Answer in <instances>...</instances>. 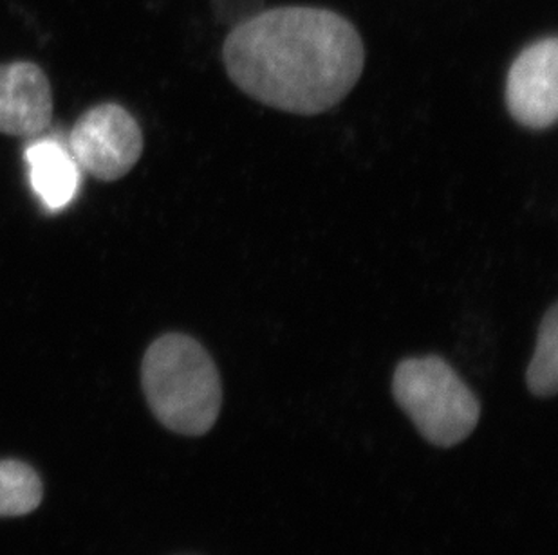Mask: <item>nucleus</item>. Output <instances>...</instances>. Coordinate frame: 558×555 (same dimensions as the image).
Listing matches in <instances>:
<instances>
[{
    "label": "nucleus",
    "mask_w": 558,
    "mask_h": 555,
    "mask_svg": "<svg viewBox=\"0 0 558 555\" xmlns=\"http://www.w3.org/2000/svg\"><path fill=\"white\" fill-rule=\"evenodd\" d=\"M225 67L252 100L299 115L331 111L359 84L365 48L359 29L331 10L284 5L232 27Z\"/></svg>",
    "instance_id": "f257e3e1"
},
{
    "label": "nucleus",
    "mask_w": 558,
    "mask_h": 555,
    "mask_svg": "<svg viewBox=\"0 0 558 555\" xmlns=\"http://www.w3.org/2000/svg\"><path fill=\"white\" fill-rule=\"evenodd\" d=\"M142 384L154 417L167 430L203 436L216 425L222 406L221 375L199 341L165 334L143 357Z\"/></svg>",
    "instance_id": "f03ea898"
},
{
    "label": "nucleus",
    "mask_w": 558,
    "mask_h": 555,
    "mask_svg": "<svg viewBox=\"0 0 558 555\" xmlns=\"http://www.w3.org/2000/svg\"><path fill=\"white\" fill-rule=\"evenodd\" d=\"M392 395L420 435L436 447L461 444L480 424V398L442 357H407L398 362Z\"/></svg>",
    "instance_id": "7ed1b4c3"
},
{
    "label": "nucleus",
    "mask_w": 558,
    "mask_h": 555,
    "mask_svg": "<svg viewBox=\"0 0 558 555\" xmlns=\"http://www.w3.org/2000/svg\"><path fill=\"white\" fill-rule=\"evenodd\" d=\"M68 148L80 170L111 183L125 177L142 158V128L123 107L104 103L76 121Z\"/></svg>",
    "instance_id": "20e7f679"
},
{
    "label": "nucleus",
    "mask_w": 558,
    "mask_h": 555,
    "mask_svg": "<svg viewBox=\"0 0 558 555\" xmlns=\"http://www.w3.org/2000/svg\"><path fill=\"white\" fill-rule=\"evenodd\" d=\"M558 40L541 38L522 49L506 76V107L532 131H546L558 118Z\"/></svg>",
    "instance_id": "39448f33"
},
{
    "label": "nucleus",
    "mask_w": 558,
    "mask_h": 555,
    "mask_svg": "<svg viewBox=\"0 0 558 555\" xmlns=\"http://www.w3.org/2000/svg\"><path fill=\"white\" fill-rule=\"evenodd\" d=\"M53 118L51 85L32 62L0 63V132L35 137L48 131Z\"/></svg>",
    "instance_id": "423d86ee"
},
{
    "label": "nucleus",
    "mask_w": 558,
    "mask_h": 555,
    "mask_svg": "<svg viewBox=\"0 0 558 555\" xmlns=\"http://www.w3.org/2000/svg\"><path fill=\"white\" fill-rule=\"evenodd\" d=\"M26 161L33 189L49 211H60L71 205L78 192L80 168L68 145L51 137L29 143Z\"/></svg>",
    "instance_id": "0eeeda50"
},
{
    "label": "nucleus",
    "mask_w": 558,
    "mask_h": 555,
    "mask_svg": "<svg viewBox=\"0 0 558 555\" xmlns=\"http://www.w3.org/2000/svg\"><path fill=\"white\" fill-rule=\"evenodd\" d=\"M527 390L538 398L558 392V304L551 305L538 325L537 343L526 370Z\"/></svg>",
    "instance_id": "6e6552de"
},
{
    "label": "nucleus",
    "mask_w": 558,
    "mask_h": 555,
    "mask_svg": "<svg viewBox=\"0 0 558 555\" xmlns=\"http://www.w3.org/2000/svg\"><path fill=\"white\" fill-rule=\"evenodd\" d=\"M37 471L19 460H0V518L33 513L43 502Z\"/></svg>",
    "instance_id": "1a4fd4ad"
},
{
    "label": "nucleus",
    "mask_w": 558,
    "mask_h": 555,
    "mask_svg": "<svg viewBox=\"0 0 558 555\" xmlns=\"http://www.w3.org/2000/svg\"><path fill=\"white\" fill-rule=\"evenodd\" d=\"M264 0H214L217 18L230 27L239 26L264 10Z\"/></svg>",
    "instance_id": "9d476101"
}]
</instances>
